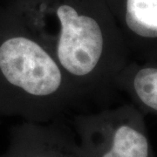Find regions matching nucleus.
<instances>
[{"mask_svg":"<svg viewBox=\"0 0 157 157\" xmlns=\"http://www.w3.org/2000/svg\"><path fill=\"white\" fill-rule=\"evenodd\" d=\"M59 65L17 15L0 17V117L46 123L88 112Z\"/></svg>","mask_w":157,"mask_h":157,"instance_id":"obj_1","label":"nucleus"},{"mask_svg":"<svg viewBox=\"0 0 157 157\" xmlns=\"http://www.w3.org/2000/svg\"><path fill=\"white\" fill-rule=\"evenodd\" d=\"M70 119L82 157H154L145 114L130 101Z\"/></svg>","mask_w":157,"mask_h":157,"instance_id":"obj_2","label":"nucleus"},{"mask_svg":"<svg viewBox=\"0 0 157 157\" xmlns=\"http://www.w3.org/2000/svg\"><path fill=\"white\" fill-rule=\"evenodd\" d=\"M72 129L66 118L46 123L23 121L10 129L8 146L0 157H82Z\"/></svg>","mask_w":157,"mask_h":157,"instance_id":"obj_3","label":"nucleus"},{"mask_svg":"<svg viewBox=\"0 0 157 157\" xmlns=\"http://www.w3.org/2000/svg\"><path fill=\"white\" fill-rule=\"evenodd\" d=\"M118 94L123 93L144 114L157 115V59H130L113 80Z\"/></svg>","mask_w":157,"mask_h":157,"instance_id":"obj_4","label":"nucleus"}]
</instances>
